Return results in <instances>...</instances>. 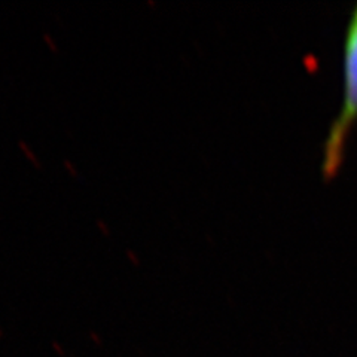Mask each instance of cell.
I'll return each instance as SVG.
<instances>
[{
    "label": "cell",
    "instance_id": "obj_4",
    "mask_svg": "<svg viewBox=\"0 0 357 357\" xmlns=\"http://www.w3.org/2000/svg\"><path fill=\"white\" fill-rule=\"evenodd\" d=\"M64 165L67 167V170H69L73 176H77V172H76V169H75V165H73L69 160H64Z\"/></svg>",
    "mask_w": 357,
    "mask_h": 357
},
{
    "label": "cell",
    "instance_id": "obj_2",
    "mask_svg": "<svg viewBox=\"0 0 357 357\" xmlns=\"http://www.w3.org/2000/svg\"><path fill=\"white\" fill-rule=\"evenodd\" d=\"M20 148L22 149V152L26 153V156H27V158H29L33 164H35L36 167H40V161L38 160V156H36L35 153H33V151L27 146V143H26L24 140H20Z\"/></svg>",
    "mask_w": 357,
    "mask_h": 357
},
{
    "label": "cell",
    "instance_id": "obj_3",
    "mask_svg": "<svg viewBox=\"0 0 357 357\" xmlns=\"http://www.w3.org/2000/svg\"><path fill=\"white\" fill-rule=\"evenodd\" d=\"M43 38H45V40H47V43H50V48H51L54 52H57V47H55L54 40L51 39V35H48V33H45Z\"/></svg>",
    "mask_w": 357,
    "mask_h": 357
},
{
    "label": "cell",
    "instance_id": "obj_5",
    "mask_svg": "<svg viewBox=\"0 0 357 357\" xmlns=\"http://www.w3.org/2000/svg\"><path fill=\"white\" fill-rule=\"evenodd\" d=\"M97 225H98V228H100V229L103 231L105 236H110V231H109V228H106V223H105L103 220H98V222H97Z\"/></svg>",
    "mask_w": 357,
    "mask_h": 357
},
{
    "label": "cell",
    "instance_id": "obj_6",
    "mask_svg": "<svg viewBox=\"0 0 357 357\" xmlns=\"http://www.w3.org/2000/svg\"><path fill=\"white\" fill-rule=\"evenodd\" d=\"M127 255H128V258H130V259H132V262H134V264H136V265H137V264H139V261H137V258H136V256H134V253H132V252H131V250H130V249H128V250H127Z\"/></svg>",
    "mask_w": 357,
    "mask_h": 357
},
{
    "label": "cell",
    "instance_id": "obj_1",
    "mask_svg": "<svg viewBox=\"0 0 357 357\" xmlns=\"http://www.w3.org/2000/svg\"><path fill=\"white\" fill-rule=\"evenodd\" d=\"M344 93L342 103L328 132L323 151V172L333 176L341 167L345 142L357 119V5L349 20L344 42Z\"/></svg>",
    "mask_w": 357,
    "mask_h": 357
}]
</instances>
